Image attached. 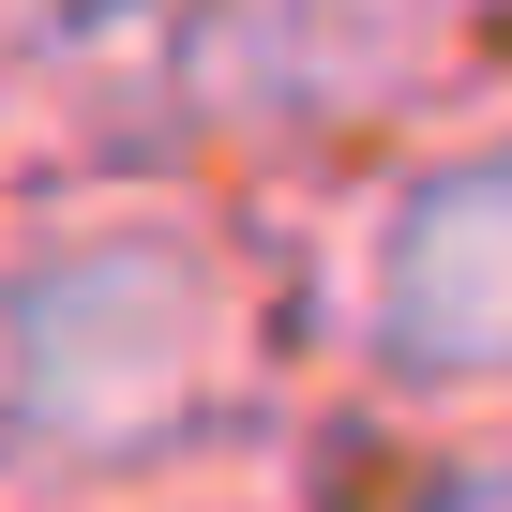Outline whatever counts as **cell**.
Returning a JSON list of instances; mask_svg holds the SVG:
<instances>
[{"label":"cell","instance_id":"2","mask_svg":"<svg viewBox=\"0 0 512 512\" xmlns=\"http://www.w3.org/2000/svg\"><path fill=\"white\" fill-rule=\"evenodd\" d=\"M362 332L407 392H512V136L392 196L362 256Z\"/></svg>","mask_w":512,"mask_h":512},{"label":"cell","instance_id":"3","mask_svg":"<svg viewBox=\"0 0 512 512\" xmlns=\"http://www.w3.org/2000/svg\"><path fill=\"white\" fill-rule=\"evenodd\" d=\"M422 512H512V452H482V467H452Z\"/></svg>","mask_w":512,"mask_h":512},{"label":"cell","instance_id":"1","mask_svg":"<svg viewBox=\"0 0 512 512\" xmlns=\"http://www.w3.org/2000/svg\"><path fill=\"white\" fill-rule=\"evenodd\" d=\"M226 362V287L196 226L166 211H91L0 256V452L91 467L166 437Z\"/></svg>","mask_w":512,"mask_h":512}]
</instances>
